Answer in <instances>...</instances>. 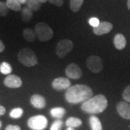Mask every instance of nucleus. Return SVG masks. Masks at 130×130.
Here are the masks:
<instances>
[{
  "mask_svg": "<svg viewBox=\"0 0 130 130\" xmlns=\"http://www.w3.org/2000/svg\"><path fill=\"white\" fill-rule=\"evenodd\" d=\"M93 95V90L85 84H76L71 86L66 91L65 99L70 104H75L84 102Z\"/></svg>",
  "mask_w": 130,
  "mask_h": 130,
  "instance_id": "nucleus-1",
  "label": "nucleus"
},
{
  "mask_svg": "<svg viewBox=\"0 0 130 130\" xmlns=\"http://www.w3.org/2000/svg\"><path fill=\"white\" fill-rule=\"evenodd\" d=\"M108 106L106 97L102 94H99L86 101L81 105V109L84 112L91 115L101 113Z\"/></svg>",
  "mask_w": 130,
  "mask_h": 130,
  "instance_id": "nucleus-2",
  "label": "nucleus"
},
{
  "mask_svg": "<svg viewBox=\"0 0 130 130\" xmlns=\"http://www.w3.org/2000/svg\"><path fill=\"white\" fill-rule=\"evenodd\" d=\"M18 58L24 66L27 67H32L38 63L36 54L33 50L29 48L21 49L18 54Z\"/></svg>",
  "mask_w": 130,
  "mask_h": 130,
  "instance_id": "nucleus-3",
  "label": "nucleus"
},
{
  "mask_svg": "<svg viewBox=\"0 0 130 130\" xmlns=\"http://www.w3.org/2000/svg\"><path fill=\"white\" fill-rule=\"evenodd\" d=\"M35 32L36 37L41 42H47L53 38V30L45 22H39L35 25Z\"/></svg>",
  "mask_w": 130,
  "mask_h": 130,
  "instance_id": "nucleus-4",
  "label": "nucleus"
},
{
  "mask_svg": "<svg viewBox=\"0 0 130 130\" xmlns=\"http://www.w3.org/2000/svg\"><path fill=\"white\" fill-rule=\"evenodd\" d=\"M48 124V119L42 115L30 117L27 121V125L32 130H43L47 127Z\"/></svg>",
  "mask_w": 130,
  "mask_h": 130,
  "instance_id": "nucleus-5",
  "label": "nucleus"
},
{
  "mask_svg": "<svg viewBox=\"0 0 130 130\" xmlns=\"http://www.w3.org/2000/svg\"><path fill=\"white\" fill-rule=\"evenodd\" d=\"M74 48V43L72 40L69 39H63L60 40L57 44L56 52L59 58L64 57Z\"/></svg>",
  "mask_w": 130,
  "mask_h": 130,
  "instance_id": "nucleus-6",
  "label": "nucleus"
},
{
  "mask_svg": "<svg viewBox=\"0 0 130 130\" xmlns=\"http://www.w3.org/2000/svg\"><path fill=\"white\" fill-rule=\"evenodd\" d=\"M86 66L91 72L99 73L103 69V63L101 58L98 56H89L86 60Z\"/></svg>",
  "mask_w": 130,
  "mask_h": 130,
  "instance_id": "nucleus-7",
  "label": "nucleus"
},
{
  "mask_svg": "<svg viewBox=\"0 0 130 130\" xmlns=\"http://www.w3.org/2000/svg\"><path fill=\"white\" fill-rule=\"evenodd\" d=\"M65 73L68 78L73 79L80 78L83 75L82 70L75 63H71L68 65L65 70Z\"/></svg>",
  "mask_w": 130,
  "mask_h": 130,
  "instance_id": "nucleus-8",
  "label": "nucleus"
},
{
  "mask_svg": "<svg viewBox=\"0 0 130 130\" xmlns=\"http://www.w3.org/2000/svg\"><path fill=\"white\" fill-rule=\"evenodd\" d=\"M4 84L9 88H19L22 85V81L18 76L10 74L4 79Z\"/></svg>",
  "mask_w": 130,
  "mask_h": 130,
  "instance_id": "nucleus-9",
  "label": "nucleus"
},
{
  "mask_svg": "<svg viewBox=\"0 0 130 130\" xmlns=\"http://www.w3.org/2000/svg\"><path fill=\"white\" fill-rule=\"evenodd\" d=\"M71 83L68 78L58 77L54 79L52 83V86L57 90H67L71 87Z\"/></svg>",
  "mask_w": 130,
  "mask_h": 130,
  "instance_id": "nucleus-10",
  "label": "nucleus"
},
{
  "mask_svg": "<svg viewBox=\"0 0 130 130\" xmlns=\"http://www.w3.org/2000/svg\"><path fill=\"white\" fill-rule=\"evenodd\" d=\"M116 110L119 116L125 119H130V104L125 101H121L117 104Z\"/></svg>",
  "mask_w": 130,
  "mask_h": 130,
  "instance_id": "nucleus-11",
  "label": "nucleus"
},
{
  "mask_svg": "<svg viewBox=\"0 0 130 130\" xmlns=\"http://www.w3.org/2000/svg\"><path fill=\"white\" fill-rule=\"evenodd\" d=\"M113 29V25L109 22H102L96 27H93V31L95 35L101 36L107 34Z\"/></svg>",
  "mask_w": 130,
  "mask_h": 130,
  "instance_id": "nucleus-12",
  "label": "nucleus"
},
{
  "mask_svg": "<svg viewBox=\"0 0 130 130\" xmlns=\"http://www.w3.org/2000/svg\"><path fill=\"white\" fill-rule=\"evenodd\" d=\"M30 103L37 109H42L45 108L46 105L45 98L39 94H35L32 95L30 98Z\"/></svg>",
  "mask_w": 130,
  "mask_h": 130,
  "instance_id": "nucleus-13",
  "label": "nucleus"
},
{
  "mask_svg": "<svg viewBox=\"0 0 130 130\" xmlns=\"http://www.w3.org/2000/svg\"><path fill=\"white\" fill-rule=\"evenodd\" d=\"M114 45H115V48L119 50L124 49L126 45L125 37L122 34H117L114 38Z\"/></svg>",
  "mask_w": 130,
  "mask_h": 130,
  "instance_id": "nucleus-14",
  "label": "nucleus"
},
{
  "mask_svg": "<svg viewBox=\"0 0 130 130\" xmlns=\"http://www.w3.org/2000/svg\"><path fill=\"white\" fill-rule=\"evenodd\" d=\"M50 113L53 118H56L57 119H61L64 117L66 111L63 107H57L51 108Z\"/></svg>",
  "mask_w": 130,
  "mask_h": 130,
  "instance_id": "nucleus-15",
  "label": "nucleus"
},
{
  "mask_svg": "<svg viewBox=\"0 0 130 130\" xmlns=\"http://www.w3.org/2000/svg\"><path fill=\"white\" fill-rule=\"evenodd\" d=\"M89 124L92 130H102V123L100 119L95 115H92L89 118Z\"/></svg>",
  "mask_w": 130,
  "mask_h": 130,
  "instance_id": "nucleus-16",
  "label": "nucleus"
},
{
  "mask_svg": "<svg viewBox=\"0 0 130 130\" xmlns=\"http://www.w3.org/2000/svg\"><path fill=\"white\" fill-rule=\"evenodd\" d=\"M82 121L80 119L75 117H70L65 122V124L68 128H78L82 125Z\"/></svg>",
  "mask_w": 130,
  "mask_h": 130,
  "instance_id": "nucleus-17",
  "label": "nucleus"
},
{
  "mask_svg": "<svg viewBox=\"0 0 130 130\" xmlns=\"http://www.w3.org/2000/svg\"><path fill=\"white\" fill-rule=\"evenodd\" d=\"M22 35H23L24 38L29 42H34L36 37L35 32L30 28H26L24 29L22 32Z\"/></svg>",
  "mask_w": 130,
  "mask_h": 130,
  "instance_id": "nucleus-18",
  "label": "nucleus"
},
{
  "mask_svg": "<svg viewBox=\"0 0 130 130\" xmlns=\"http://www.w3.org/2000/svg\"><path fill=\"white\" fill-rule=\"evenodd\" d=\"M21 16H22V20L24 22H28L31 20L32 18V11L28 7H24L21 11Z\"/></svg>",
  "mask_w": 130,
  "mask_h": 130,
  "instance_id": "nucleus-19",
  "label": "nucleus"
},
{
  "mask_svg": "<svg viewBox=\"0 0 130 130\" xmlns=\"http://www.w3.org/2000/svg\"><path fill=\"white\" fill-rule=\"evenodd\" d=\"M6 3L9 9L15 12H19L21 10V4L18 0H7Z\"/></svg>",
  "mask_w": 130,
  "mask_h": 130,
  "instance_id": "nucleus-20",
  "label": "nucleus"
},
{
  "mask_svg": "<svg viewBox=\"0 0 130 130\" xmlns=\"http://www.w3.org/2000/svg\"><path fill=\"white\" fill-rule=\"evenodd\" d=\"M12 67L10 64L6 61H3L0 64V72L4 75H10L12 72Z\"/></svg>",
  "mask_w": 130,
  "mask_h": 130,
  "instance_id": "nucleus-21",
  "label": "nucleus"
},
{
  "mask_svg": "<svg viewBox=\"0 0 130 130\" xmlns=\"http://www.w3.org/2000/svg\"><path fill=\"white\" fill-rule=\"evenodd\" d=\"M84 0H71L70 1V8L74 12H77L81 9L83 4Z\"/></svg>",
  "mask_w": 130,
  "mask_h": 130,
  "instance_id": "nucleus-22",
  "label": "nucleus"
},
{
  "mask_svg": "<svg viewBox=\"0 0 130 130\" xmlns=\"http://www.w3.org/2000/svg\"><path fill=\"white\" fill-rule=\"evenodd\" d=\"M24 114V110L20 107L13 108L9 113V116L12 119H19Z\"/></svg>",
  "mask_w": 130,
  "mask_h": 130,
  "instance_id": "nucleus-23",
  "label": "nucleus"
},
{
  "mask_svg": "<svg viewBox=\"0 0 130 130\" xmlns=\"http://www.w3.org/2000/svg\"><path fill=\"white\" fill-rule=\"evenodd\" d=\"M27 7L32 11H37L40 9L41 3L39 0H28L27 3Z\"/></svg>",
  "mask_w": 130,
  "mask_h": 130,
  "instance_id": "nucleus-24",
  "label": "nucleus"
},
{
  "mask_svg": "<svg viewBox=\"0 0 130 130\" xmlns=\"http://www.w3.org/2000/svg\"><path fill=\"white\" fill-rule=\"evenodd\" d=\"M63 125V121L61 119H56L53 122L50 127V130H61Z\"/></svg>",
  "mask_w": 130,
  "mask_h": 130,
  "instance_id": "nucleus-25",
  "label": "nucleus"
},
{
  "mask_svg": "<svg viewBox=\"0 0 130 130\" xmlns=\"http://www.w3.org/2000/svg\"><path fill=\"white\" fill-rule=\"evenodd\" d=\"M9 13V8L7 7L6 3L0 1V16L3 17L7 14Z\"/></svg>",
  "mask_w": 130,
  "mask_h": 130,
  "instance_id": "nucleus-26",
  "label": "nucleus"
},
{
  "mask_svg": "<svg viewBox=\"0 0 130 130\" xmlns=\"http://www.w3.org/2000/svg\"><path fill=\"white\" fill-rule=\"evenodd\" d=\"M123 99L127 102H130V85L125 89L122 93Z\"/></svg>",
  "mask_w": 130,
  "mask_h": 130,
  "instance_id": "nucleus-27",
  "label": "nucleus"
},
{
  "mask_svg": "<svg viewBox=\"0 0 130 130\" xmlns=\"http://www.w3.org/2000/svg\"><path fill=\"white\" fill-rule=\"evenodd\" d=\"M100 21H99V19L96 18H92L90 19V20H89V24H90V25H92V27H97V26L100 24Z\"/></svg>",
  "mask_w": 130,
  "mask_h": 130,
  "instance_id": "nucleus-28",
  "label": "nucleus"
},
{
  "mask_svg": "<svg viewBox=\"0 0 130 130\" xmlns=\"http://www.w3.org/2000/svg\"><path fill=\"white\" fill-rule=\"evenodd\" d=\"M48 1L52 4H54L58 7H61L63 4V0H48Z\"/></svg>",
  "mask_w": 130,
  "mask_h": 130,
  "instance_id": "nucleus-29",
  "label": "nucleus"
},
{
  "mask_svg": "<svg viewBox=\"0 0 130 130\" xmlns=\"http://www.w3.org/2000/svg\"><path fill=\"white\" fill-rule=\"evenodd\" d=\"M5 130H21V128L17 125H9L6 126Z\"/></svg>",
  "mask_w": 130,
  "mask_h": 130,
  "instance_id": "nucleus-30",
  "label": "nucleus"
},
{
  "mask_svg": "<svg viewBox=\"0 0 130 130\" xmlns=\"http://www.w3.org/2000/svg\"><path fill=\"white\" fill-rule=\"evenodd\" d=\"M6 112V108L3 105H0V116L4 115Z\"/></svg>",
  "mask_w": 130,
  "mask_h": 130,
  "instance_id": "nucleus-31",
  "label": "nucleus"
},
{
  "mask_svg": "<svg viewBox=\"0 0 130 130\" xmlns=\"http://www.w3.org/2000/svg\"><path fill=\"white\" fill-rule=\"evenodd\" d=\"M5 50V45L3 43V42L0 39V53H2Z\"/></svg>",
  "mask_w": 130,
  "mask_h": 130,
  "instance_id": "nucleus-32",
  "label": "nucleus"
},
{
  "mask_svg": "<svg viewBox=\"0 0 130 130\" xmlns=\"http://www.w3.org/2000/svg\"><path fill=\"white\" fill-rule=\"evenodd\" d=\"M27 1H28V0H18V2L20 3L21 4H26L27 2Z\"/></svg>",
  "mask_w": 130,
  "mask_h": 130,
  "instance_id": "nucleus-33",
  "label": "nucleus"
},
{
  "mask_svg": "<svg viewBox=\"0 0 130 130\" xmlns=\"http://www.w3.org/2000/svg\"><path fill=\"white\" fill-rule=\"evenodd\" d=\"M127 6H128V9L130 10V0H128V2H127Z\"/></svg>",
  "mask_w": 130,
  "mask_h": 130,
  "instance_id": "nucleus-34",
  "label": "nucleus"
},
{
  "mask_svg": "<svg viewBox=\"0 0 130 130\" xmlns=\"http://www.w3.org/2000/svg\"><path fill=\"white\" fill-rule=\"evenodd\" d=\"M40 3H45L48 0H39Z\"/></svg>",
  "mask_w": 130,
  "mask_h": 130,
  "instance_id": "nucleus-35",
  "label": "nucleus"
},
{
  "mask_svg": "<svg viewBox=\"0 0 130 130\" xmlns=\"http://www.w3.org/2000/svg\"><path fill=\"white\" fill-rule=\"evenodd\" d=\"M66 130H75L74 128H67V129Z\"/></svg>",
  "mask_w": 130,
  "mask_h": 130,
  "instance_id": "nucleus-36",
  "label": "nucleus"
},
{
  "mask_svg": "<svg viewBox=\"0 0 130 130\" xmlns=\"http://www.w3.org/2000/svg\"><path fill=\"white\" fill-rule=\"evenodd\" d=\"M1 126H2V122H1V121H0V129H1Z\"/></svg>",
  "mask_w": 130,
  "mask_h": 130,
  "instance_id": "nucleus-37",
  "label": "nucleus"
}]
</instances>
